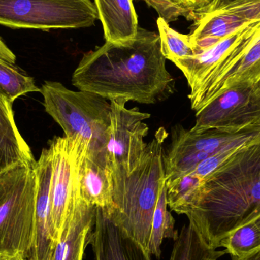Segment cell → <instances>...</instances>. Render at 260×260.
<instances>
[{"instance_id":"1","label":"cell","mask_w":260,"mask_h":260,"mask_svg":"<svg viewBox=\"0 0 260 260\" xmlns=\"http://www.w3.org/2000/svg\"><path fill=\"white\" fill-rule=\"evenodd\" d=\"M158 34L138 28L126 44L106 42L84 54L72 84L108 100L123 99L145 105L168 100L175 93V80L168 71Z\"/></svg>"},{"instance_id":"2","label":"cell","mask_w":260,"mask_h":260,"mask_svg":"<svg viewBox=\"0 0 260 260\" xmlns=\"http://www.w3.org/2000/svg\"><path fill=\"white\" fill-rule=\"evenodd\" d=\"M259 213L260 134L203 180L198 199L186 215L206 244L217 249Z\"/></svg>"},{"instance_id":"3","label":"cell","mask_w":260,"mask_h":260,"mask_svg":"<svg viewBox=\"0 0 260 260\" xmlns=\"http://www.w3.org/2000/svg\"><path fill=\"white\" fill-rule=\"evenodd\" d=\"M168 133L159 128L133 171L112 187L110 219L148 250L153 214L165 180L164 142Z\"/></svg>"},{"instance_id":"4","label":"cell","mask_w":260,"mask_h":260,"mask_svg":"<svg viewBox=\"0 0 260 260\" xmlns=\"http://www.w3.org/2000/svg\"><path fill=\"white\" fill-rule=\"evenodd\" d=\"M46 112L61 126L66 137L81 136L88 154L106 168V145L111 125V102L95 93L73 91L59 82L46 81L41 88Z\"/></svg>"},{"instance_id":"5","label":"cell","mask_w":260,"mask_h":260,"mask_svg":"<svg viewBox=\"0 0 260 260\" xmlns=\"http://www.w3.org/2000/svg\"><path fill=\"white\" fill-rule=\"evenodd\" d=\"M35 163L21 164L0 174V254H19L26 260L31 259L36 202Z\"/></svg>"},{"instance_id":"6","label":"cell","mask_w":260,"mask_h":260,"mask_svg":"<svg viewBox=\"0 0 260 260\" xmlns=\"http://www.w3.org/2000/svg\"><path fill=\"white\" fill-rule=\"evenodd\" d=\"M98 18L91 0H0V25L11 28H82Z\"/></svg>"},{"instance_id":"7","label":"cell","mask_w":260,"mask_h":260,"mask_svg":"<svg viewBox=\"0 0 260 260\" xmlns=\"http://www.w3.org/2000/svg\"><path fill=\"white\" fill-rule=\"evenodd\" d=\"M111 125L106 145V169L111 186L120 183L139 163L148 143L149 128L145 120L151 115L138 108H126L127 101L111 99Z\"/></svg>"},{"instance_id":"8","label":"cell","mask_w":260,"mask_h":260,"mask_svg":"<svg viewBox=\"0 0 260 260\" xmlns=\"http://www.w3.org/2000/svg\"><path fill=\"white\" fill-rule=\"evenodd\" d=\"M194 133L217 129L238 133L260 128V93L255 85L223 91L196 114Z\"/></svg>"},{"instance_id":"9","label":"cell","mask_w":260,"mask_h":260,"mask_svg":"<svg viewBox=\"0 0 260 260\" xmlns=\"http://www.w3.org/2000/svg\"><path fill=\"white\" fill-rule=\"evenodd\" d=\"M36 176L35 241L30 260H50L55 246L51 215L53 160L50 148H44L35 165Z\"/></svg>"},{"instance_id":"10","label":"cell","mask_w":260,"mask_h":260,"mask_svg":"<svg viewBox=\"0 0 260 260\" xmlns=\"http://www.w3.org/2000/svg\"><path fill=\"white\" fill-rule=\"evenodd\" d=\"M259 81L260 32L215 82L203 91L188 96L191 108L198 112L225 90L241 85H255Z\"/></svg>"},{"instance_id":"11","label":"cell","mask_w":260,"mask_h":260,"mask_svg":"<svg viewBox=\"0 0 260 260\" xmlns=\"http://www.w3.org/2000/svg\"><path fill=\"white\" fill-rule=\"evenodd\" d=\"M259 134L260 128L238 133L217 129L194 133L177 124L171 129V144L167 152L195 154L203 161L229 147L244 145Z\"/></svg>"},{"instance_id":"12","label":"cell","mask_w":260,"mask_h":260,"mask_svg":"<svg viewBox=\"0 0 260 260\" xmlns=\"http://www.w3.org/2000/svg\"><path fill=\"white\" fill-rule=\"evenodd\" d=\"M92 244L96 260H151L148 251L97 208Z\"/></svg>"},{"instance_id":"13","label":"cell","mask_w":260,"mask_h":260,"mask_svg":"<svg viewBox=\"0 0 260 260\" xmlns=\"http://www.w3.org/2000/svg\"><path fill=\"white\" fill-rule=\"evenodd\" d=\"M97 207L85 203L66 219L50 260H82L91 231L95 224Z\"/></svg>"},{"instance_id":"14","label":"cell","mask_w":260,"mask_h":260,"mask_svg":"<svg viewBox=\"0 0 260 260\" xmlns=\"http://www.w3.org/2000/svg\"><path fill=\"white\" fill-rule=\"evenodd\" d=\"M193 21L192 30L188 35L196 55L252 22L238 15L212 10L206 6L196 12Z\"/></svg>"},{"instance_id":"15","label":"cell","mask_w":260,"mask_h":260,"mask_svg":"<svg viewBox=\"0 0 260 260\" xmlns=\"http://www.w3.org/2000/svg\"><path fill=\"white\" fill-rule=\"evenodd\" d=\"M257 21H252L199 54L173 62L184 75L190 89L202 82L232 52Z\"/></svg>"},{"instance_id":"16","label":"cell","mask_w":260,"mask_h":260,"mask_svg":"<svg viewBox=\"0 0 260 260\" xmlns=\"http://www.w3.org/2000/svg\"><path fill=\"white\" fill-rule=\"evenodd\" d=\"M106 42L126 44L137 36L138 16L133 0H94Z\"/></svg>"},{"instance_id":"17","label":"cell","mask_w":260,"mask_h":260,"mask_svg":"<svg viewBox=\"0 0 260 260\" xmlns=\"http://www.w3.org/2000/svg\"><path fill=\"white\" fill-rule=\"evenodd\" d=\"M31 150L18 131L12 104L0 94V174L21 164H35Z\"/></svg>"},{"instance_id":"18","label":"cell","mask_w":260,"mask_h":260,"mask_svg":"<svg viewBox=\"0 0 260 260\" xmlns=\"http://www.w3.org/2000/svg\"><path fill=\"white\" fill-rule=\"evenodd\" d=\"M88 152L80 168V188L84 200L104 210L112 206V186L106 168L94 162Z\"/></svg>"},{"instance_id":"19","label":"cell","mask_w":260,"mask_h":260,"mask_svg":"<svg viewBox=\"0 0 260 260\" xmlns=\"http://www.w3.org/2000/svg\"><path fill=\"white\" fill-rule=\"evenodd\" d=\"M167 186L165 179L160 186L157 205L153 214L151 234L148 241V251L150 256L154 255L157 259L161 256L162 242L165 238H171L176 241L179 232L174 229L175 221L168 209Z\"/></svg>"},{"instance_id":"20","label":"cell","mask_w":260,"mask_h":260,"mask_svg":"<svg viewBox=\"0 0 260 260\" xmlns=\"http://www.w3.org/2000/svg\"><path fill=\"white\" fill-rule=\"evenodd\" d=\"M227 253L226 250L209 247L189 223L183 225L174 241L170 260H218Z\"/></svg>"},{"instance_id":"21","label":"cell","mask_w":260,"mask_h":260,"mask_svg":"<svg viewBox=\"0 0 260 260\" xmlns=\"http://www.w3.org/2000/svg\"><path fill=\"white\" fill-rule=\"evenodd\" d=\"M203 183L201 178L191 173L166 183L170 209L179 215H186L198 199Z\"/></svg>"},{"instance_id":"22","label":"cell","mask_w":260,"mask_h":260,"mask_svg":"<svg viewBox=\"0 0 260 260\" xmlns=\"http://www.w3.org/2000/svg\"><path fill=\"white\" fill-rule=\"evenodd\" d=\"M219 247L232 258H242L260 247V213L224 238Z\"/></svg>"},{"instance_id":"23","label":"cell","mask_w":260,"mask_h":260,"mask_svg":"<svg viewBox=\"0 0 260 260\" xmlns=\"http://www.w3.org/2000/svg\"><path fill=\"white\" fill-rule=\"evenodd\" d=\"M32 92H41L34 78L21 73L14 66L0 62V94L13 104L18 98Z\"/></svg>"},{"instance_id":"24","label":"cell","mask_w":260,"mask_h":260,"mask_svg":"<svg viewBox=\"0 0 260 260\" xmlns=\"http://www.w3.org/2000/svg\"><path fill=\"white\" fill-rule=\"evenodd\" d=\"M157 24L161 52L166 59L174 62L178 59L195 56L189 35L176 31L163 18H157Z\"/></svg>"},{"instance_id":"25","label":"cell","mask_w":260,"mask_h":260,"mask_svg":"<svg viewBox=\"0 0 260 260\" xmlns=\"http://www.w3.org/2000/svg\"><path fill=\"white\" fill-rule=\"evenodd\" d=\"M150 7L155 9L159 18L169 24L184 17L188 21H193L196 12L205 7L212 0H142Z\"/></svg>"},{"instance_id":"26","label":"cell","mask_w":260,"mask_h":260,"mask_svg":"<svg viewBox=\"0 0 260 260\" xmlns=\"http://www.w3.org/2000/svg\"><path fill=\"white\" fill-rule=\"evenodd\" d=\"M206 6L212 10L238 15L249 21L260 20V0H212Z\"/></svg>"},{"instance_id":"27","label":"cell","mask_w":260,"mask_h":260,"mask_svg":"<svg viewBox=\"0 0 260 260\" xmlns=\"http://www.w3.org/2000/svg\"><path fill=\"white\" fill-rule=\"evenodd\" d=\"M241 146V145L229 147V148H225V149L210 156L208 158L205 159L196 167L195 169L191 172V174H194L204 180L206 177L215 172L232 154H235Z\"/></svg>"},{"instance_id":"28","label":"cell","mask_w":260,"mask_h":260,"mask_svg":"<svg viewBox=\"0 0 260 260\" xmlns=\"http://www.w3.org/2000/svg\"><path fill=\"white\" fill-rule=\"evenodd\" d=\"M16 56L0 37V62L14 66Z\"/></svg>"},{"instance_id":"29","label":"cell","mask_w":260,"mask_h":260,"mask_svg":"<svg viewBox=\"0 0 260 260\" xmlns=\"http://www.w3.org/2000/svg\"><path fill=\"white\" fill-rule=\"evenodd\" d=\"M232 260H260V247L242 258H232Z\"/></svg>"},{"instance_id":"30","label":"cell","mask_w":260,"mask_h":260,"mask_svg":"<svg viewBox=\"0 0 260 260\" xmlns=\"http://www.w3.org/2000/svg\"><path fill=\"white\" fill-rule=\"evenodd\" d=\"M0 260H26L24 256L19 254H0Z\"/></svg>"},{"instance_id":"31","label":"cell","mask_w":260,"mask_h":260,"mask_svg":"<svg viewBox=\"0 0 260 260\" xmlns=\"http://www.w3.org/2000/svg\"><path fill=\"white\" fill-rule=\"evenodd\" d=\"M255 87H256V89H257L260 93V81L257 84H256V85H255Z\"/></svg>"}]
</instances>
